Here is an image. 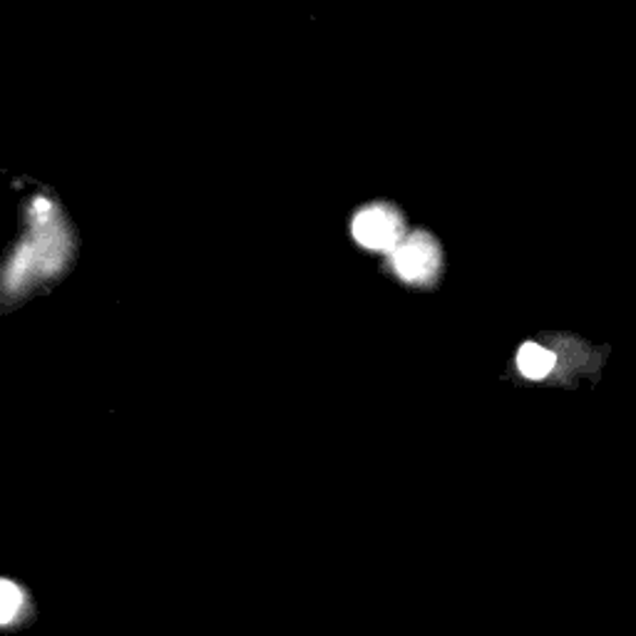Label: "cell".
Listing matches in <instances>:
<instances>
[{
    "label": "cell",
    "mask_w": 636,
    "mask_h": 636,
    "mask_svg": "<svg viewBox=\"0 0 636 636\" xmlns=\"http://www.w3.org/2000/svg\"><path fill=\"white\" fill-rule=\"evenodd\" d=\"M517 366L527 378H545L554 368V356L547 348L537 346V343H525L517 353Z\"/></svg>",
    "instance_id": "3957f363"
},
{
    "label": "cell",
    "mask_w": 636,
    "mask_h": 636,
    "mask_svg": "<svg viewBox=\"0 0 636 636\" xmlns=\"http://www.w3.org/2000/svg\"><path fill=\"white\" fill-rule=\"evenodd\" d=\"M353 236L370 252H393L403 242V219L393 207L370 205L353 219Z\"/></svg>",
    "instance_id": "7a4b0ae2"
},
{
    "label": "cell",
    "mask_w": 636,
    "mask_h": 636,
    "mask_svg": "<svg viewBox=\"0 0 636 636\" xmlns=\"http://www.w3.org/2000/svg\"><path fill=\"white\" fill-rule=\"evenodd\" d=\"M393 269L403 281L426 284L440 271V246L426 232H415L393 249Z\"/></svg>",
    "instance_id": "6da1fadb"
},
{
    "label": "cell",
    "mask_w": 636,
    "mask_h": 636,
    "mask_svg": "<svg viewBox=\"0 0 636 636\" xmlns=\"http://www.w3.org/2000/svg\"><path fill=\"white\" fill-rule=\"evenodd\" d=\"M0 602H3V609H0V622L11 624L15 612H17V607H21V602H23L21 589H17L13 582L5 579L3 585H0Z\"/></svg>",
    "instance_id": "277c9868"
}]
</instances>
